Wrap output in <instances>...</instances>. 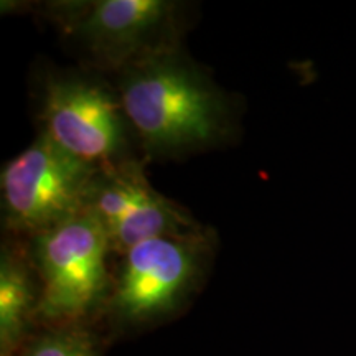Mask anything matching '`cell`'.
Instances as JSON below:
<instances>
[{
	"label": "cell",
	"instance_id": "1",
	"mask_svg": "<svg viewBox=\"0 0 356 356\" xmlns=\"http://www.w3.org/2000/svg\"><path fill=\"white\" fill-rule=\"evenodd\" d=\"M119 99L152 157H177L216 144L228 132L226 97L175 48L122 70Z\"/></svg>",
	"mask_w": 356,
	"mask_h": 356
},
{
	"label": "cell",
	"instance_id": "2",
	"mask_svg": "<svg viewBox=\"0 0 356 356\" xmlns=\"http://www.w3.org/2000/svg\"><path fill=\"white\" fill-rule=\"evenodd\" d=\"M111 244L88 208L32 236L29 252L40 282L38 328L88 327L101 317L113 275Z\"/></svg>",
	"mask_w": 356,
	"mask_h": 356
},
{
	"label": "cell",
	"instance_id": "3",
	"mask_svg": "<svg viewBox=\"0 0 356 356\" xmlns=\"http://www.w3.org/2000/svg\"><path fill=\"white\" fill-rule=\"evenodd\" d=\"M210 257L204 231L140 243L122 254L102 309L111 333L165 322L188 304Z\"/></svg>",
	"mask_w": 356,
	"mask_h": 356
},
{
	"label": "cell",
	"instance_id": "4",
	"mask_svg": "<svg viewBox=\"0 0 356 356\" xmlns=\"http://www.w3.org/2000/svg\"><path fill=\"white\" fill-rule=\"evenodd\" d=\"M97 170L42 134L2 170L6 226L32 238L78 215L86 208Z\"/></svg>",
	"mask_w": 356,
	"mask_h": 356
},
{
	"label": "cell",
	"instance_id": "5",
	"mask_svg": "<svg viewBox=\"0 0 356 356\" xmlns=\"http://www.w3.org/2000/svg\"><path fill=\"white\" fill-rule=\"evenodd\" d=\"M65 24L97 65L124 70L172 44L177 6L163 0H96L61 6Z\"/></svg>",
	"mask_w": 356,
	"mask_h": 356
},
{
	"label": "cell",
	"instance_id": "6",
	"mask_svg": "<svg viewBox=\"0 0 356 356\" xmlns=\"http://www.w3.org/2000/svg\"><path fill=\"white\" fill-rule=\"evenodd\" d=\"M44 132L66 152L97 168L121 163L126 114L121 99L83 78H53L44 88Z\"/></svg>",
	"mask_w": 356,
	"mask_h": 356
},
{
	"label": "cell",
	"instance_id": "7",
	"mask_svg": "<svg viewBox=\"0 0 356 356\" xmlns=\"http://www.w3.org/2000/svg\"><path fill=\"white\" fill-rule=\"evenodd\" d=\"M40 282L30 254L3 246L0 259V356H17L38 328Z\"/></svg>",
	"mask_w": 356,
	"mask_h": 356
},
{
	"label": "cell",
	"instance_id": "8",
	"mask_svg": "<svg viewBox=\"0 0 356 356\" xmlns=\"http://www.w3.org/2000/svg\"><path fill=\"white\" fill-rule=\"evenodd\" d=\"M202 231L188 213L150 188L109 234V244L111 251L124 254L131 248L150 239L190 236Z\"/></svg>",
	"mask_w": 356,
	"mask_h": 356
},
{
	"label": "cell",
	"instance_id": "9",
	"mask_svg": "<svg viewBox=\"0 0 356 356\" xmlns=\"http://www.w3.org/2000/svg\"><path fill=\"white\" fill-rule=\"evenodd\" d=\"M17 356H101L99 341L88 327L40 328Z\"/></svg>",
	"mask_w": 356,
	"mask_h": 356
}]
</instances>
